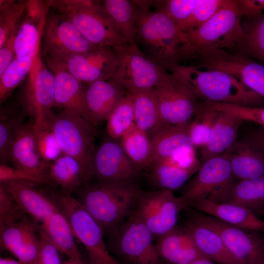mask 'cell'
I'll list each match as a JSON object with an SVG mask.
<instances>
[{
  "instance_id": "3957f363",
  "label": "cell",
  "mask_w": 264,
  "mask_h": 264,
  "mask_svg": "<svg viewBox=\"0 0 264 264\" xmlns=\"http://www.w3.org/2000/svg\"><path fill=\"white\" fill-rule=\"evenodd\" d=\"M186 34V42L177 51L179 63L181 60H193L212 50H235L243 36L242 17L236 0H228L210 20Z\"/></svg>"
},
{
  "instance_id": "f5cc1de1",
  "label": "cell",
  "mask_w": 264,
  "mask_h": 264,
  "mask_svg": "<svg viewBox=\"0 0 264 264\" xmlns=\"http://www.w3.org/2000/svg\"><path fill=\"white\" fill-rule=\"evenodd\" d=\"M16 34L11 35L0 47V75L16 57L14 47Z\"/></svg>"
},
{
  "instance_id": "d6a6232c",
  "label": "cell",
  "mask_w": 264,
  "mask_h": 264,
  "mask_svg": "<svg viewBox=\"0 0 264 264\" xmlns=\"http://www.w3.org/2000/svg\"><path fill=\"white\" fill-rule=\"evenodd\" d=\"M132 97L134 123L150 139L166 126L156 101L150 90L129 92Z\"/></svg>"
},
{
  "instance_id": "484cf974",
  "label": "cell",
  "mask_w": 264,
  "mask_h": 264,
  "mask_svg": "<svg viewBox=\"0 0 264 264\" xmlns=\"http://www.w3.org/2000/svg\"><path fill=\"white\" fill-rule=\"evenodd\" d=\"M36 183L12 181L0 185L14 197L25 214L41 224L53 212L59 209L57 202L48 197L35 186Z\"/></svg>"
},
{
  "instance_id": "4dcf8cb0",
  "label": "cell",
  "mask_w": 264,
  "mask_h": 264,
  "mask_svg": "<svg viewBox=\"0 0 264 264\" xmlns=\"http://www.w3.org/2000/svg\"><path fill=\"white\" fill-rule=\"evenodd\" d=\"M200 168L186 167L169 157L152 164L150 178L159 189L173 191L182 187Z\"/></svg>"
},
{
  "instance_id": "836d02e7",
  "label": "cell",
  "mask_w": 264,
  "mask_h": 264,
  "mask_svg": "<svg viewBox=\"0 0 264 264\" xmlns=\"http://www.w3.org/2000/svg\"><path fill=\"white\" fill-rule=\"evenodd\" d=\"M26 115L17 101L3 105L0 109V164L9 162L15 139L24 125Z\"/></svg>"
},
{
  "instance_id": "6f0895ef",
  "label": "cell",
  "mask_w": 264,
  "mask_h": 264,
  "mask_svg": "<svg viewBox=\"0 0 264 264\" xmlns=\"http://www.w3.org/2000/svg\"><path fill=\"white\" fill-rule=\"evenodd\" d=\"M187 264H217L210 260L203 258L194 261Z\"/></svg>"
},
{
  "instance_id": "74e56055",
  "label": "cell",
  "mask_w": 264,
  "mask_h": 264,
  "mask_svg": "<svg viewBox=\"0 0 264 264\" xmlns=\"http://www.w3.org/2000/svg\"><path fill=\"white\" fill-rule=\"evenodd\" d=\"M243 36L234 50L264 64V14L244 17Z\"/></svg>"
},
{
  "instance_id": "d4e9b609",
  "label": "cell",
  "mask_w": 264,
  "mask_h": 264,
  "mask_svg": "<svg viewBox=\"0 0 264 264\" xmlns=\"http://www.w3.org/2000/svg\"><path fill=\"white\" fill-rule=\"evenodd\" d=\"M188 206L233 226L250 231H264V220L250 210L235 204L204 198L192 202Z\"/></svg>"
},
{
  "instance_id": "680465c9",
  "label": "cell",
  "mask_w": 264,
  "mask_h": 264,
  "mask_svg": "<svg viewBox=\"0 0 264 264\" xmlns=\"http://www.w3.org/2000/svg\"><path fill=\"white\" fill-rule=\"evenodd\" d=\"M86 264H89L88 263H86Z\"/></svg>"
},
{
  "instance_id": "9a60e30c",
  "label": "cell",
  "mask_w": 264,
  "mask_h": 264,
  "mask_svg": "<svg viewBox=\"0 0 264 264\" xmlns=\"http://www.w3.org/2000/svg\"><path fill=\"white\" fill-rule=\"evenodd\" d=\"M192 216L217 231L242 264H264V239L260 235L208 215L194 212Z\"/></svg>"
},
{
  "instance_id": "8fae6325",
  "label": "cell",
  "mask_w": 264,
  "mask_h": 264,
  "mask_svg": "<svg viewBox=\"0 0 264 264\" xmlns=\"http://www.w3.org/2000/svg\"><path fill=\"white\" fill-rule=\"evenodd\" d=\"M151 91L166 127L191 122L198 96L184 82L169 72Z\"/></svg>"
},
{
  "instance_id": "f6af8a7d",
  "label": "cell",
  "mask_w": 264,
  "mask_h": 264,
  "mask_svg": "<svg viewBox=\"0 0 264 264\" xmlns=\"http://www.w3.org/2000/svg\"><path fill=\"white\" fill-rule=\"evenodd\" d=\"M228 0H198L188 20L180 27L186 33L205 23L220 10Z\"/></svg>"
},
{
  "instance_id": "681fc988",
  "label": "cell",
  "mask_w": 264,
  "mask_h": 264,
  "mask_svg": "<svg viewBox=\"0 0 264 264\" xmlns=\"http://www.w3.org/2000/svg\"><path fill=\"white\" fill-rule=\"evenodd\" d=\"M12 181H23L54 186L46 177L14 167H10L7 164H0V183Z\"/></svg>"
},
{
  "instance_id": "db71d44e",
  "label": "cell",
  "mask_w": 264,
  "mask_h": 264,
  "mask_svg": "<svg viewBox=\"0 0 264 264\" xmlns=\"http://www.w3.org/2000/svg\"><path fill=\"white\" fill-rule=\"evenodd\" d=\"M264 151V128H260L251 131L249 134Z\"/></svg>"
},
{
  "instance_id": "6da1fadb",
  "label": "cell",
  "mask_w": 264,
  "mask_h": 264,
  "mask_svg": "<svg viewBox=\"0 0 264 264\" xmlns=\"http://www.w3.org/2000/svg\"><path fill=\"white\" fill-rule=\"evenodd\" d=\"M135 10L136 45L148 57L171 72L179 64L177 51L186 41L161 9V0H132Z\"/></svg>"
},
{
  "instance_id": "4fadbf2b",
  "label": "cell",
  "mask_w": 264,
  "mask_h": 264,
  "mask_svg": "<svg viewBox=\"0 0 264 264\" xmlns=\"http://www.w3.org/2000/svg\"><path fill=\"white\" fill-rule=\"evenodd\" d=\"M195 65L223 71L264 98V65L241 53L224 49L204 52L193 59Z\"/></svg>"
},
{
  "instance_id": "52a82bcc",
  "label": "cell",
  "mask_w": 264,
  "mask_h": 264,
  "mask_svg": "<svg viewBox=\"0 0 264 264\" xmlns=\"http://www.w3.org/2000/svg\"><path fill=\"white\" fill-rule=\"evenodd\" d=\"M108 235L111 251L124 264H160L154 236L134 209Z\"/></svg>"
},
{
  "instance_id": "ee69618b",
  "label": "cell",
  "mask_w": 264,
  "mask_h": 264,
  "mask_svg": "<svg viewBox=\"0 0 264 264\" xmlns=\"http://www.w3.org/2000/svg\"><path fill=\"white\" fill-rule=\"evenodd\" d=\"M198 107L227 112L243 122H252L261 125L264 128V107H247L209 101L198 103Z\"/></svg>"
},
{
  "instance_id": "f35d334b",
  "label": "cell",
  "mask_w": 264,
  "mask_h": 264,
  "mask_svg": "<svg viewBox=\"0 0 264 264\" xmlns=\"http://www.w3.org/2000/svg\"><path fill=\"white\" fill-rule=\"evenodd\" d=\"M40 226L38 223L30 225L15 238L8 249L22 264H37Z\"/></svg>"
},
{
  "instance_id": "cb8c5ba5",
  "label": "cell",
  "mask_w": 264,
  "mask_h": 264,
  "mask_svg": "<svg viewBox=\"0 0 264 264\" xmlns=\"http://www.w3.org/2000/svg\"><path fill=\"white\" fill-rule=\"evenodd\" d=\"M10 161L15 168L48 178V163L40 154L31 122L24 124L18 133L10 151Z\"/></svg>"
},
{
  "instance_id": "e575fe53",
  "label": "cell",
  "mask_w": 264,
  "mask_h": 264,
  "mask_svg": "<svg viewBox=\"0 0 264 264\" xmlns=\"http://www.w3.org/2000/svg\"><path fill=\"white\" fill-rule=\"evenodd\" d=\"M106 13L127 44L136 45L135 10L132 1L101 0Z\"/></svg>"
},
{
  "instance_id": "8992f818",
  "label": "cell",
  "mask_w": 264,
  "mask_h": 264,
  "mask_svg": "<svg viewBox=\"0 0 264 264\" xmlns=\"http://www.w3.org/2000/svg\"><path fill=\"white\" fill-rule=\"evenodd\" d=\"M50 7L68 20L91 44L115 48L127 44L101 0H49Z\"/></svg>"
},
{
  "instance_id": "e0dca14e",
  "label": "cell",
  "mask_w": 264,
  "mask_h": 264,
  "mask_svg": "<svg viewBox=\"0 0 264 264\" xmlns=\"http://www.w3.org/2000/svg\"><path fill=\"white\" fill-rule=\"evenodd\" d=\"M139 172L117 140L107 137L96 148L92 174L98 182L133 180Z\"/></svg>"
},
{
  "instance_id": "7402d4cb",
  "label": "cell",
  "mask_w": 264,
  "mask_h": 264,
  "mask_svg": "<svg viewBox=\"0 0 264 264\" xmlns=\"http://www.w3.org/2000/svg\"><path fill=\"white\" fill-rule=\"evenodd\" d=\"M85 89L87 107L92 124L95 128L104 121H107L128 92L111 77L88 84Z\"/></svg>"
},
{
  "instance_id": "9f6ffc18",
  "label": "cell",
  "mask_w": 264,
  "mask_h": 264,
  "mask_svg": "<svg viewBox=\"0 0 264 264\" xmlns=\"http://www.w3.org/2000/svg\"><path fill=\"white\" fill-rule=\"evenodd\" d=\"M63 264H86L82 258H71L65 261Z\"/></svg>"
},
{
  "instance_id": "30bf717a",
  "label": "cell",
  "mask_w": 264,
  "mask_h": 264,
  "mask_svg": "<svg viewBox=\"0 0 264 264\" xmlns=\"http://www.w3.org/2000/svg\"><path fill=\"white\" fill-rule=\"evenodd\" d=\"M54 77L40 53L26 81L20 89L17 101L35 127L45 123L54 105Z\"/></svg>"
},
{
  "instance_id": "7c38bea8",
  "label": "cell",
  "mask_w": 264,
  "mask_h": 264,
  "mask_svg": "<svg viewBox=\"0 0 264 264\" xmlns=\"http://www.w3.org/2000/svg\"><path fill=\"white\" fill-rule=\"evenodd\" d=\"M187 205L171 190L141 191L135 211L152 233L158 238L176 227L180 212Z\"/></svg>"
},
{
  "instance_id": "7a4b0ae2",
  "label": "cell",
  "mask_w": 264,
  "mask_h": 264,
  "mask_svg": "<svg viewBox=\"0 0 264 264\" xmlns=\"http://www.w3.org/2000/svg\"><path fill=\"white\" fill-rule=\"evenodd\" d=\"M141 191L133 180L98 182L85 188L77 199L109 234L133 211Z\"/></svg>"
},
{
  "instance_id": "816d5d0a",
  "label": "cell",
  "mask_w": 264,
  "mask_h": 264,
  "mask_svg": "<svg viewBox=\"0 0 264 264\" xmlns=\"http://www.w3.org/2000/svg\"><path fill=\"white\" fill-rule=\"evenodd\" d=\"M240 15L250 17L262 13L264 10V0H236Z\"/></svg>"
},
{
  "instance_id": "11a10c76",
  "label": "cell",
  "mask_w": 264,
  "mask_h": 264,
  "mask_svg": "<svg viewBox=\"0 0 264 264\" xmlns=\"http://www.w3.org/2000/svg\"><path fill=\"white\" fill-rule=\"evenodd\" d=\"M0 264H22L18 260L8 257H1Z\"/></svg>"
},
{
  "instance_id": "5bb4252c",
  "label": "cell",
  "mask_w": 264,
  "mask_h": 264,
  "mask_svg": "<svg viewBox=\"0 0 264 264\" xmlns=\"http://www.w3.org/2000/svg\"><path fill=\"white\" fill-rule=\"evenodd\" d=\"M42 40L44 57L57 59L86 52L94 46L68 20L56 11L48 12Z\"/></svg>"
},
{
  "instance_id": "7bdbcfd3",
  "label": "cell",
  "mask_w": 264,
  "mask_h": 264,
  "mask_svg": "<svg viewBox=\"0 0 264 264\" xmlns=\"http://www.w3.org/2000/svg\"><path fill=\"white\" fill-rule=\"evenodd\" d=\"M197 115L189 125V134L195 147L207 143L218 111L196 106Z\"/></svg>"
},
{
  "instance_id": "603a6c76",
  "label": "cell",
  "mask_w": 264,
  "mask_h": 264,
  "mask_svg": "<svg viewBox=\"0 0 264 264\" xmlns=\"http://www.w3.org/2000/svg\"><path fill=\"white\" fill-rule=\"evenodd\" d=\"M224 153L235 178L264 176V151L250 135L237 139Z\"/></svg>"
},
{
  "instance_id": "ab89813d",
  "label": "cell",
  "mask_w": 264,
  "mask_h": 264,
  "mask_svg": "<svg viewBox=\"0 0 264 264\" xmlns=\"http://www.w3.org/2000/svg\"><path fill=\"white\" fill-rule=\"evenodd\" d=\"M36 59L28 56L16 57L0 75V104L7 100L14 90L27 77Z\"/></svg>"
},
{
  "instance_id": "7dc6e473",
  "label": "cell",
  "mask_w": 264,
  "mask_h": 264,
  "mask_svg": "<svg viewBox=\"0 0 264 264\" xmlns=\"http://www.w3.org/2000/svg\"><path fill=\"white\" fill-rule=\"evenodd\" d=\"M25 214L12 195L0 185V228L21 220Z\"/></svg>"
},
{
  "instance_id": "2e32d148",
  "label": "cell",
  "mask_w": 264,
  "mask_h": 264,
  "mask_svg": "<svg viewBox=\"0 0 264 264\" xmlns=\"http://www.w3.org/2000/svg\"><path fill=\"white\" fill-rule=\"evenodd\" d=\"M58 60L76 78L87 84L110 78L119 61L114 48L98 45H94L86 52Z\"/></svg>"
},
{
  "instance_id": "ba28073f",
  "label": "cell",
  "mask_w": 264,
  "mask_h": 264,
  "mask_svg": "<svg viewBox=\"0 0 264 264\" xmlns=\"http://www.w3.org/2000/svg\"><path fill=\"white\" fill-rule=\"evenodd\" d=\"M60 209L67 217L76 238L86 248L89 264H119L110 254L99 224L71 195L58 198Z\"/></svg>"
},
{
  "instance_id": "d590c367",
  "label": "cell",
  "mask_w": 264,
  "mask_h": 264,
  "mask_svg": "<svg viewBox=\"0 0 264 264\" xmlns=\"http://www.w3.org/2000/svg\"><path fill=\"white\" fill-rule=\"evenodd\" d=\"M47 176L54 186L61 187L64 195H71L74 190L86 182L78 164L64 154L48 163Z\"/></svg>"
},
{
  "instance_id": "4316f807",
  "label": "cell",
  "mask_w": 264,
  "mask_h": 264,
  "mask_svg": "<svg viewBox=\"0 0 264 264\" xmlns=\"http://www.w3.org/2000/svg\"><path fill=\"white\" fill-rule=\"evenodd\" d=\"M184 228L204 256L217 264H242L229 251L219 233L192 216Z\"/></svg>"
},
{
  "instance_id": "b9f144b4",
  "label": "cell",
  "mask_w": 264,
  "mask_h": 264,
  "mask_svg": "<svg viewBox=\"0 0 264 264\" xmlns=\"http://www.w3.org/2000/svg\"><path fill=\"white\" fill-rule=\"evenodd\" d=\"M134 123L132 97L128 92L107 120L108 137L118 141Z\"/></svg>"
},
{
  "instance_id": "9c48e42d",
  "label": "cell",
  "mask_w": 264,
  "mask_h": 264,
  "mask_svg": "<svg viewBox=\"0 0 264 264\" xmlns=\"http://www.w3.org/2000/svg\"><path fill=\"white\" fill-rule=\"evenodd\" d=\"M114 48L119 61L111 78L128 92L150 90L169 72L144 54L137 45L125 44Z\"/></svg>"
},
{
  "instance_id": "f907efd6",
  "label": "cell",
  "mask_w": 264,
  "mask_h": 264,
  "mask_svg": "<svg viewBox=\"0 0 264 264\" xmlns=\"http://www.w3.org/2000/svg\"><path fill=\"white\" fill-rule=\"evenodd\" d=\"M40 247L37 264H63L60 252L52 244L40 225L39 229Z\"/></svg>"
},
{
  "instance_id": "f1b7e54d",
  "label": "cell",
  "mask_w": 264,
  "mask_h": 264,
  "mask_svg": "<svg viewBox=\"0 0 264 264\" xmlns=\"http://www.w3.org/2000/svg\"><path fill=\"white\" fill-rule=\"evenodd\" d=\"M243 122L229 113L218 111L208 141L201 149L204 161L222 154L235 142Z\"/></svg>"
},
{
  "instance_id": "60d3db41",
  "label": "cell",
  "mask_w": 264,
  "mask_h": 264,
  "mask_svg": "<svg viewBox=\"0 0 264 264\" xmlns=\"http://www.w3.org/2000/svg\"><path fill=\"white\" fill-rule=\"evenodd\" d=\"M26 0H0V47L16 34L22 22Z\"/></svg>"
},
{
  "instance_id": "ffe728a7",
  "label": "cell",
  "mask_w": 264,
  "mask_h": 264,
  "mask_svg": "<svg viewBox=\"0 0 264 264\" xmlns=\"http://www.w3.org/2000/svg\"><path fill=\"white\" fill-rule=\"evenodd\" d=\"M48 1L26 0L24 16L15 38L16 57L36 59L41 53L43 32L50 8Z\"/></svg>"
},
{
  "instance_id": "f546056e",
  "label": "cell",
  "mask_w": 264,
  "mask_h": 264,
  "mask_svg": "<svg viewBox=\"0 0 264 264\" xmlns=\"http://www.w3.org/2000/svg\"><path fill=\"white\" fill-rule=\"evenodd\" d=\"M189 125L166 126L150 139L153 163L181 150L195 148L190 136Z\"/></svg>"
},
{
  "instance_id": "ac0fdd59",
  "label": "cell",
  "mask_w": 264,
  "mask_h": 264,
  "mask_svg": "<svg viewBox=\"0 0 264 264\" xmlns=\"http://www.w3.org/2000/svg\"><path fill=\"white\" fill-rule=\"evenodd\" d=\"M44 58L54 77L53 107L77 114L92 124L83 83L71 74L59 60Z\"/></svg>"
},
{
  "instance_id": "c3c4849f",
  "label": "cell",
  "mask_w": 264,
  "mask_h": 264,
  "mask_svg": "<svg viewBox=\"0 0 264 264\" xmlns=\"http://www.w3.org/2000/svg\"><path fill=\"white\" fill-rule=\"evenodd\" d=\"M198 0H161V9L180 28L190 18Z\"/></svg>"
},
{
  "instance_id": "8d00e7d4",
  "label": "cell",
  "mask_w": 264,
  "mask_h": 264,
  "mask_svg": "<svg viewBox=\"0 0 264 264\" xmlns=\"http://www.w3.org/2000/svg\"><path fill=\"white\" fill-rule=\"evenodd\" d=\"M120 144L139 171L150 168L153 161L150 138L134 123L124 133Z\"/></svg>"
},
{
  "instance_id": "44dd1931",
  "label": "cell",
  "mask_w": 264,
  "mask_h": 264,
  "mask_svg": "<svg viewBox=\"0 0 264 264\" xmlns=\"http://www.w3.org/2000/svg\"><path fill=\"white\" fill-rule=\"evenodd\" d=\"M207 198L241 206L260 218L264 216V176L238 181L234 179Z\"/></svg>"
},
{
  "instance_id": "83f0119b",
  "label": "cell",
  "mask_w": 264,
  "mask_h": 264,
  "mask_svg": "<svg viewBox=\"0 0 264 264\" xmlns=\"http://www.w3.org/2000/svg\"><path fill=\"white\" fill-rule=\"evenodd\" d=\"M155 245L161 260L170 264H187L205 258L184 227H176L158 238Z\"/></svg>"
},
{
  "instance_id": "bcb514c9",
  "label": "cell",
  "mask_w": 264,
  "mask_h": 264,
  "mask_svg": "<svg viewBox=\"0 0 264 264\" xmlns=\"http://www.w3.org/2000/svg\"><path fill=\"white\" fill-rule=\"evenodd\" d=\"M34 129L38 148L44 161L49 163L63 154L56 136L47 122L38 127L34 126Z\"/></svg>"
},
{
  "instance_id": "277c9868",
  "label": "cell",
  "mask_w": 264,
  "mask_h": 264,
  "mask_svg": "<svg viewBox=\"0 0 264 264\" xmlns=\"http://www.w3.org/2000/svg\"><path fill=\"white\" fill-rule=\"evenodd\" d=\"M171 73L187 84L198 98L205 101L247 107H264V98L223 71L198 65L179 64Z\"/></svg>"
},
{
  "instance_id": "5b68a950",
  "label": "cell",
  "mask_w": 264,
  "mask_h": 264,
  "mask_svg": "<svg viewBox=\"0 0 264 264\" xmlns=\"http://www.w3.org/2000/svg\"><path fill=\"white\" fill-rule=\"evenodd\" d=\"M62 152L79 165L86 182L93 177L92 162L96 149L95 127L79 115L61 110L50 111L45 119Z\"/></svg>"
},
{
  "instance_id": "d6986e66",
  "label": "cell",
  "mask_w": 264,
  "mask_h": 264,
  "mask_svg": "<svg viewBox=\"0 0 264 264\" xmlns=\"http://www.w3.org/2000/svg\"><path fill=\"white\" fill-rule=\"evenodd\" d=\"M235 178L229 161L224 153L204 161L180 196L188 206L195 200L207 198Z\"/></svg>"
},
{
  "instance_id": "1f68e13d",
  "label": "cell",
  "mask_w": 264,
  "mask_h": 264,
  "mask_svg": "<svg viewBox=\"0 0 264 264\" xmlns=\"http://www.w3.org/2000/svg\"><path fill=\"white\" fill-rule=\"evenodd\" d=\"M41 226L60 253L68 258H82L75 243V236L71 225L60 207Z\"/></svg>"
}]
</instances>
